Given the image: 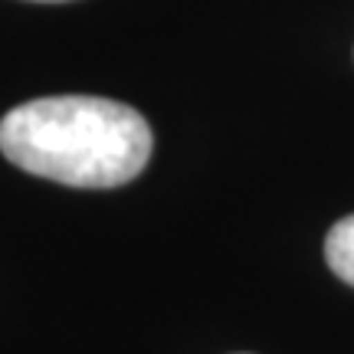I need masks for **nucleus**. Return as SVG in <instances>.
Wrapping results in <instances>:
<instances>
[{
    "mask_svg": "<svg viewBox=\"0 0 354 354\" xmlns=\"http://www.w3.org/2000/svg\"><path fill=\"white\" fill-rule=\"evenodd\" d=\"M151 128L131 105L99 95H50L0 118V151L26 174L69 187H118L145 171Z\"/></svg>",
    "mask_w": 354,
    "mask_h": 354,
    "instance_id": "f257e3e1",
    "label": "nucleus"
},
{
    "mask_svg": "<svg viewBox=\"0 0 354 354\" xmlns=\"http://www.w3.org/2000/svg\"><path fill=\"white\" fill-rule=\"evenodd\" d=\"M325 259H328L335 276L344 279L348 286H354V214L338 220V223L328 230Z\"/></svg>",
    "mask_w": 354,
    "mask_h": 354,
    "instance_id": "f03ea898",
    "label": "nucleus"
},
{
    "mask_svg": "<svg viewBox=\"0 0 354 354\" xmlns=\"http://www.w3.org/2000/svg\"><path fill=\"white\" fill-rule=\"evenodd\" d=\"M46 3H56V0H46Z\"/></svg>",
    "mask_w": 354,
    "mask_h": 354,
    "instance_id": "7ed1b4c3",
    "label": "nucleus"
}]
</instances>
